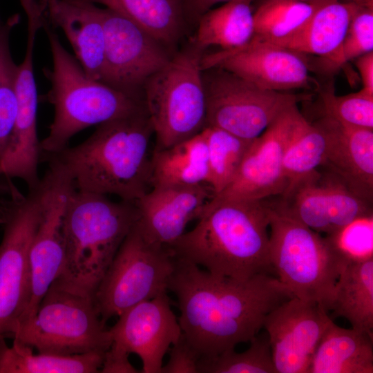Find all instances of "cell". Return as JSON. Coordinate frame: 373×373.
Listing matches in <instances>:
<instances>
[{
    "mask_svg": "<svg viewBox=\"0 0 373 373\" xmlns=\"http://www.w3.org/2000/svg\"><path fill=\"white\" fill-rule=\"evenodd\" d=\"M175 259L168 290L177 298L182 336L200 358L249 342L262 328L267 314L294 297L271 274L238 280Z\"/></svg>",
    "mask_w": 373,
    "mask_h": 373,
    "instance_id": "6da1fadb",
    "label": "cell"
},
{
    "mask_svg": "<svg viewBox=\"0 0 373 373\" xmlns=\"http://www.w3.org/2000/svg\"><path fill=\"white\" fill-rule=\"evenodd\" d=\"M153 133L145 108L97 125L82 143L45 158L65 171L75 190L115 195L135 203L151 186L149 145Z\"/></svg>",
    "mask_w": 373,
    "mask_h": 373,
    "instance_id": "7a4b0ae2",
    "label": "cell"
},
{
    "mask_svg": "<svg viewBox=\"0 0 373 373\" xmlns=\"http://www.w3.org/2000/svg\"><path fill=\"white\" fill-rule=\"evenodd\" d=\"M197 220L191 231L169 247L177 259L238 280L274 273L266 199L207 204Z\"/></svg>",
    "mask_w": 373,
    "mask_h": 373,
    "instance_id": "3957f363",
    "label": "cell"
},
{
    "mask_svg": "<svg viewBox=\"0 0 373 373\" xmlns=\"http://www.w3.org/2000/svg\"><path fill=\"white\" fill-rule=\"evenodd\" d=\"M42 28L48 37L52 60V68L44 70L50 83L44 97L54 108L49 132L40 144L45 156L64 149L75 135L86 128L146 108L144 101L89 77L62 46L46 19Z\"/></svg>",
    "mask_w": 373,
    "mask_h": 373,
    "instance_id": "277c9868",
    "label": "cell"
},
{
    "mask_svg": "<svg viewBox=\"0 0 373 373\" xmlns=\"http://www.w3.org/2000/svg\"><path fill=\"white\" fill-rule=\"evenodd\" d=\"M137 218L134 202L75 189L62 221L66 262L61 276L94 294Z\"/></svg>",
    "mask_w": 373,
    "mask_h": 373,
    "instance_id": "5b68a950",
    "label": "cell"
},
{
    "mask_svg": "<svg viewBox=\"0 0 373 373\" xmlns=\"http://www.w3.org/2000/svg\"><path fill=\"white\" fill-rule=\"evenodd\" d=\"M12 338L39 353L63 356L106 352L111 343L93 294L61 276L50 286L33 317L17 327Z\"/></svg>",
    "mask_w": 373,
    "mask_h": 373,
    "instance_id": "8992f818",
    "label": "cell"
},
{
    "mask_svg": "<svg viewBox=\"0 0 373 373\" xmlns=\"http://www.w3.org/2000/svg\"><path fill=\"white\" fill-rule=\"evenodd\" d=\"M268 202L270 261L276 277L294 296L329 311L335 285L348 262L326 236Z\"/></svg>",
    "mask_w": 373,
    "mask_h": 373,
    "instance_id": "52a82bcc",
    "label": "cell"
},
{
    "mask_svg": "<svg viewBox=\"0 0 373 373\" xmlns=\"http://www.w3.org/2000/svg\"><path fill=\"white\" fill-rule=\"evenodd\" d=\"M203 52L191 44L171 57L144 86V102L156 137L155 149L188 139L206 126L200 67Z\"/></svg>",
    "mask_w": 373,
    "mask_h": 373,
    "instance_id": "ba28073f",
    "label": "cell"
},
{
    "mask_svg": "<svg viewBox=\"0 0 373 373\" xmlns=\"http://www.w3.org/2000/svg\"><path fill=\"white\" fill-rule=\"evenodd\" d=\"M175 260L169 247L147 241L135 224L94 291L102 321L106 324L134 305L166 293Z\"/></svg>",
    "mask_w": 373,
    "mask_h": 373,
    "instance_id": "9c48e42d",
    "label": "cell"
},
{
    "mask_svg": "<svg viewBox=\"0 0 373 373\" xmlns=\"http://www.w3.org/2000/svg\"><path fill=\"white\" fill-rule=\"evenodd\" d=\"M0 200V337L12 338L29 300V255L41 216V184Z\"/></svg>",
    "mask_w": 373,
    "mask_h": 373,
    "instance_id": "30bf717a",
    "label": "cell"
},
{
    "mask_svg": "<svg viewBox=\"0 0 373 373\" xmlns=\"http://www.w3.org/2000/svg\"><path fill=\"white\" fill-rule=\"evenodd\" d=\"M206 126L255 139L286 108L303 99L287 92L261 88L220 68L202 70Z\"/></svg>",
    "mask_w": 373,
    "mask_h": 373,
    "instance_id": "8fae6325",
    "label": "cell"
},
{
    "mask_svg": "<svg viewBox=\"0 0 373 373\" xmlns=\"http://www.w3.org/2000/svg\"><path fill=\"white\" fill-rule=\"evenodd\" d=\"M41 184V216L29 255V300L17 327L35 314L50 286L62 274L66 262L62 221L75 189L64 169L52 162Z\"/></svg>",
    "mask_w": 373,
    "mask_h": 373,
    "instance_id": "7c38bea8",
    "label": "cell"
},
{
    "mask_svg": "<svg viewBox=\"0 0 373 373\" xmlns=\"http://www.w3.org/2000/svg\"><path fill=\"white\" fill-rule=\"evenodd\" d=\"M99 10L105 35L100 82L144 101L146 80L171 57L162 44L131 20L107 8Z\"/></svg>",
    "mask_w": 373,
    "mask_h": 373,
    "instance_id": "4fadbf2b",
    "label": "cell"
},
{
    "mask_svg": "<svg viewBox=\"0 0 373 373\" xmlns=\"http://www.w3.org/2000/svg\"><path fill=\"white\" fill-rule=\"evenodd\" d=\"M305 119L297 104L283 111L253 140L231 182L207 204L260 200L282 195L287 186L284 155Z\"/></svg>",
    "mask_w": 373,
    "mask_h": 373,
    "instance_id": "5bb4252c",
    "label": "cell"
},
{
    "mask_svg": "<svg viewBox=\"0 0 373 373\" xmlns=\"http://www.w3.org/2000/svg\"><path fill=\"white\" fill-rule=\"evenodd\" d=\"M270 202L279 211L311 229L327 235L373 216L372 202L350 190L333 173L320 169Z\"/></svg>",
    "mask_w": 373,
    "mask_h": 373,
    "instance_id": "9a60e30c",
    "label": "cell"
},
{
    "mask_svg": "<svg viewBox=\"0 0 373 373\" xmlns=\"http://www.w3.org/2000/svg\"><path fill=\"white\" fill-rule=\"evenodd\" d=\"M27 44L26 53L18 65L16 89L17 112L8 145L0 159V176L18 178L29 189L37 186L41 156V142L37 134L38 96L34 76L33 54L37 34L42 28L41 15L27 12Z\"/></svg>",
    "mask_w": 373,
    "mask_h": 373,
    "instance_id": "2e32d148",
    "label": "cell"
},
{
    "mask_svg": "<svg viewBox=\"0 0 373 373\" xmlns=\"http://www.w3.org/2000/svg\"><path fill=\"white\" fill-rule=\"evenodd\" d=\"M202 70L220 68L267 90L309 88L313 81L303 55L255 37L235 48L205 54Z\"/></svg>",
    "mask_w": 373,
    "mask_h": 373,
    "instance_id": "e0dca14e",
    "label": "cell"
},
{
    "mask_svg": "<svg viewBox=\"0 0 373 373\" xmlns=\"http://www.w3.org/2000/svg\"><path fill=\"white\" fill-rule=\"evenodd\" d=\"M118 317L108 329V350L128 356L137 355L143 373H160L165 354L182 336L166 293L142 301Z\"/></svg>",
    "mask_w": 373,
    "mask_h": 373,
    "instance_id": "ac0fdd59",
    "label": "cell"
},
{
    "mask_svg": "<svg viewBox=\"0 0 373 373\" xmlns=\"http://www.w3.org/2000/svg\"><path fill=\"white\" fill-rule=\"evenodd\" d=\"M333 321L319 304L292 297L266 316L276 373H308L314 352Z\"/></svg>",
    "mask_w": 373,
    "mask_h": 373,
    "instance_id": "d6986e66",
    "label": "cell"
},
{
    "mask_svg": "<svg viewBox=\"0 0 373 373\" xmlns=\"http://www.w3.org/2000/svg\"><path fill=\"white\" fill-rule=\"evenodd\" d=\"M213 197L209 184L154 186L135 204V225L149 242L169 247L184 233L186 225L198 219Z\"/></svg>",
    "mask_w": 373,
    "mask_h": 373,
    "instance_id": "ffe728a7",
    "label": "cell"
},
{
    "mask_svg": "<svg viewBox=\"0 0 373 373\" xmlns=\"http://www.w3.org/2000/svg\"><path fill=\"white\" fill-rule=\"evenodd\" d=\"M314 123L327 139L321 168L333 173L356 194L373 202V129L354 126L324 114Z\"/></svg>",
    "mask_w": 373,
    "mask_h": 373,
    "instance_id": "44dd1931",
    "label": "cell"
},
{
    "mask_svg": "<svg viewBox=\"0 0 373 373\" xmlns=\"http://www.w3.org/2000/svg\"><path fill=\"white\" fill-rule=\"evenodd\" d=\"M45 5L48 23L65 34L85 73L100 81L105 35L99 7L84 0H47Z\"/></svg>",
    "mask_w": 373,
    "mask_h": 373,
    "instance_id": "7402d4cb",
    "label": "cell"
},
{
    "mask_svg": "<svg viewBox=\"0 0 373 373\" xmlns=\"http://www.w3.org/2000/svg\"><path fill=\"white\" fill-rule=\"evenodd\" d=\"M360 6L352 0H327L299 30L273 44L302 55L327 57L341 44Z\"/></svg>",
    "mask_w": 373,
    "mask_h": 373,
    "instance_id": "603a6c76",
    "label": "cell"
},
{
    "mask_svg": "<svg viewBox=\"0 0 373 373\" xmlns=\"http://www.w3.org/2000/svg\"><path fill=\"white\" fill-rule=\"evenodd\" d=\"M373 335L331 323L313 356L308 373H372Z\"/></svg>",
    "mask_w": 373,
    "mask_h": 373,
    "instance_id": "cb8c5ba5",
    "label": "cell"
},
{
    "mask_svg": "<svg viewBox=\"0 0 373 373\" xmlns=\"http://www.w3.org/2000/svg\"><path fill=\"white\" fill-rule=\"evenodd\" d=\"M208 175L207 145L202 131L172 146L155 149L152 153V187L207 184Z\"/></svg>",
    "mask_w": 373,
    "mask_h": 373,
    "instance_id": "d4e9b609",
    "label": "cell"
},
{
    "mask_svg": "<svg viewBox=\"0 0 373 373\" xmlns=\"http://www.w3.org/2000/svg\"><path fill=\"white\" fill-rule=\"evenodd\" d=\"M329 311L352 328L373 335V258L348 263L335 285Z\"/></svg>",
    "mask_w": 373,
    "mask_h": 373,
    "instance_id": "484cf974",
    "label": "cell"
},
{
    "mask_svg": "<svg viewBox=\"0 0 373 373\" xmlns=\"http://www.w3.org/2000/svg\"><path fill=\"white\" fill-rule=\"evenodd\" d=\"M99 3L131 20L165 48L180 39L186 18L184 0H84Z\"/></svg>",
    "mask_w": 373,
    "mask_h": 373,
    "instance_id": "4316f807",
    "label": "cell"
},
{
    "mask_svg": "<svg viewBox=\"0 0 373 373\" xmlns=\"http://www.w3.org/2000/svg\"><path fill=\"white\" fill-rule=\"evenodd\" d=\"M254 0H229L210 9L197 22L192 44L202 50L217 46L221 50L240 47L254 35Z\"/></svg>",
    "mask_w": 373,
    "mask_h": 373,
    "instance_id": "83f0119b",
    "label": "cell"
},
{
    "mask_svg": "<svg viewBox=\"0 0 373 373\" xmlns=\"http://www.w3.org/2000/svg\"><path fill=\"white\" fill-rule=\"evenodd\" d=\"M105 352H93L63 356L35 354L33 349L13 340L8 346L0 337V373L99 372Z\"/></svg>",
    "mask_w": 373,
    "mask_h": 373,
    "instance_id": "f1b7e54d",
    "label": "cell"
},
{
    "mask_svg": "<svg viewBox=\"0 0 373 373\" xmlns=\"http://www.w3.org/2000/svg\"><path fill=\"white\" fill-rule=\"evenodd\" d=\"M327 0H261L254 12V37L274 43L299 30Z\"/></svg>",
    "mask_w": 373,
    "mask_h": 373,
    "instance_id": "f546056e",
    "label": "cell"
},
{
    "mask_svg": "<svg viewBox=\"0 0 373 373\" xmlns=\"http://www.w3.org/2000/svg\"><path fill=\"white\" fill-rule=\"evenodd\" d=\"M207 145V184L213 196L233 180L253 140L237 136L222 128L206 126L202 131Z\"/></svg>",
    "mask_w": 373,
    "mask_h": 373,
    "instance_id": "4dcf8cb0",
    "label": "cell"
},
{
    "mask_svg": "<svg viewBox=\"0 0 373 373\" xmlns=\"http://www.w3.org/2000/svg\"><path fill=\"white\" fill-rule=\"evenodd\" d=\"M326 149L327 139L323 131L314 122L305 119L284 155L283 169L287 186L283 193L300 180L321 168Z\"/></svg>",
    "mask_w": 373,
    "mask_h": 373,
    "instance_id": "1f68e13d",
    "label": "cell"
},
{
    "mask_svg": "<svg viewBox=\"0 0 373 373\" xmlns=\"http://www.w3.org/2000/svg\"><path fill=\"white\" fill-rule=\"evenodd\" d=\"M245 351L234 350L211 358H200L198 373H276L267 334H256Z\"/></svg>",
    "mask_w": 373,
    "mask_h": 373,
    "instance_id": "d6a6232c",
    "label": "cell"
},
{
    "mask_svg": "<svg viewBox=\"0 0 373 373\" xmlns=\"http://www.w3.org/2000/svg\"><path fill=\"white\" fill-rule=\"evenodd\" d=\"M19 16L11 21L0 39V159L10 142L17 112L16 89L18 65L10 48V34L18 23Z\"/></svg>",
    "mask_w": 373,
    "mask_h": 373,
    "instance_id": "836d02e7",
    "label": "cell"
},
{
    "mask_svg": "<svg viewBox=\"0 0 373 373\" xmlns=\"http://www.w3.org/2000/svg\"><path fill=\"white\" fill-rule=\"evenodd\" d=\"M372 50L373 6L361 5L338 48L332 55L321 58L318 66L324 72L336 71L348 61Z\"/></svg>",
    "mask_w": 373,
    "mask_h": 373,
    "instance_id": "e575fe53",
    "label": "cell"
},
{
    "mask_svg": "<svg viewBox=\"0 0 373 373\" xmlns=\"http://www.w3.org/2000/svg\"><path fill=\"white\" fill-rule=\"evenodd\" d=\"M323 114L345 124L373 129V96L361 90L343 96L334 93L332 85L321 92Z\"/></svg>",
    "mask_w": 373,
    "mask_h": 373,
    "instance_id": "d590c367",
    "label": "cell"
},
{
    "mask_svg": "<svg viewBox=\"0 0 373 373\" xmlns=\"http://www.w3.org/2000/svg\"><path fill=\"white\" fill-rule=\"evenodd\" d=\"M326 237L348 263L373 258V216L359 218Z\"/></svg>",
    "mask_w": 373,
    "mask_h": 373,
    "instance_id": "8d00e7d4",
    "label": "cell"
},
{
    "mask_svg": "<svg viewBox=\"0 0 373 373\" xmlns=\"http://www.w3.org/2000/svg\"><path fill=\"white\" fill-rule=\"evenodd\" d=\"M169 350V358L160 373H198L200 357L183 336Z\"/></svg>",
    "mask_w": 373,
    "mask_h": 373,
    "instance_id": "74e56055",
    "label": "cell"
},
{
    "mask_svg": "<svg viewBox=\"0 0 373 373\" xmlns=\"http://www.w3.org/2000/svg\"><path fill=\"white\" fill-rule=\"evenodd\" d=\"M103 373H137L136 368L130 363L128 356L107 350L100 370Z\"/></svg>",
    "mask_w": 373,
    "mask_h": 373,
    "instance_id": "f35d334b",
    "label": "cell"
},
{
    "mask_svg": "<svg viewBox=\"0 0 373 373\" xmlns=\"http://www.w3.org/2000/svg\"><path fill=\"white\" fill-rule=\"evenodd\" d=\"M355 64L363 83L361 90L373 96V51L356 58Z\"/></svg>",
    "mask_w": 373,
    "mask_h": 373,
    "instance_id": "ab89813d",
    "label": "cell"
},
{
    "mask_svg": "<svg viewBox=\"0 0 373 373\" xmlns=\"http://www.w3.org/2000/svg\"><path fill=\"white\" fill-rule=\"evenodd\" d=\"M228 1L229 0H184L186 21L197 23L199 19L214 5Z\"/></svg>",
    "mask_w": 373,
    "mask_h": 373,
    "instance_id": "60d3db41",
    "label": "cell"
},
{
    "mask_svg": "<svg viewBox=\"0 0 373 373\" xmlns=\"http://www.w3.org/2000/svg\"><path fill=\"white\" fill-rule=\"evenodd\" d=\"M11 19H12V17L8 19L5 22L2 21L1 19H0V39L3 32L8 27V24L10 23Z\"/></svg>",
    "mask_w": 373,
    "mask_h": 373,
    "instance_id": "b9f144b4",
    "label": "cell"
},
{
    "mask_svg": "<svg viewBox=\"0 0 373 373\" xmlns=\"http://www.w3.org/2000/svg\"><path fill=\"white\" fill-rule=\"evenodd\" d=\"M46 1H47V0H39V1H40L41 3H44V4H45V3H46Z\"/></svg>",
    "mask_w": 373,
    "mask_h": 373,
    "instance_id": "7bdbcfd3",
    "label": "cell"
},
{
    "mask_svg": "<svg viewBox=\"0 0 373 373\" xmlns=\"http://www.w3.org/2000/svg\"><path fill=\"white\" fill-rule=\"evenodd\" d=\"M300 1H314V0H300Z\"/></svg>",
    "mask_w": 373,
    "mask_h": 373,
    "instance_id": "ee69618b",
    "label": "cell"
}]
</instances>
